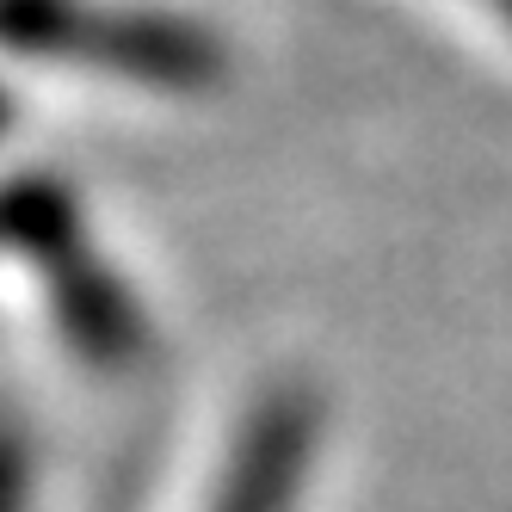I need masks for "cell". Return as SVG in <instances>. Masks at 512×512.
I'll return each mask as SVG.
<instances>
[{
  "label": "cell",
  "instance_id": "obj_2",
  "mask_svg": "<svg viewBox=\"0 0 512 512\" xmlns=\"http://www.w3.org/2000/svg\"><path fill=\"white\" fill-rule=\"evenodd\" d=\"M303 451H309L303 395H272L241 432L235 463L223 475V494H216V512H290V494H297V475H303Z\"/></svg>",
  "mask_w": 512,
  "mask_h": 512
},
{
  "label": "cell",
  "instance_id": "obj_3",
  "mask_svg": "<svg viewBox=\"0 0 512 512\" xmlns=\"http://www.w3.org/2000/svg\"><path fill=\"white\" fill-rule=\"evenodd\" d=\"M0 512H31V445L13 420H0Z\"/></svg>",
  "mask_w": 512,
  "mask_h": 512
},
{
  "label": "cell",
  "instance_id": "obj_4",
  "mask_svg": "<svg viewBox=\"0 0 512 512\" xmlns=\"http://www.w3.org/2000/svg\"><path fill=\"white\" fill-rule=\"evenodd\" d=\"M7 118H13V105H7V93H0V130H7Z\"/></svg>",
  "mask_w": 512,
  "mask_h": 512
},
{
  "label": "cell",
  "instance_id": "obj_1",
  "mask_svg": "<svg viewBox=\"0 0 512 512\" xmlns=\"http://www.w3.org/2000/svg\"><path fill=\"white\" fill-rule=\"evenodd\" d=\"M0 247L25 253L31 266H44L56 321L62 334L81 346L93 364H124L142 346V315L130 303V290L93 260V247L81 241L75 204L50 179H13L0 186Z\"/></svg>",
  "mask_w": 512,
  "mask_h": 512
}]
</instances>
